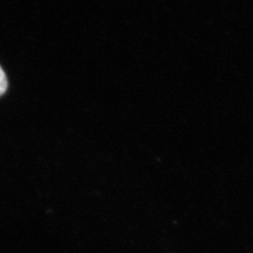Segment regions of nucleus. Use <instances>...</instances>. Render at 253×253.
Listing matches in <instances>:
<instances>
[{
	"mask_svg": "<svg viewBox=\"0 0 253 253\" xmlns=\"http://www.w3.org/2000/svg\"><path fill=\"white\" fill-rule=\"evenodd\" d=\"M8 88V80L6 74L0 67V96H2Z\"/></svg>",
	"mask_w": 253,
	"mask_h": 253,
	"instance_id": "nucleus-1",
	"label": "nucleus"
}]
</instances>
